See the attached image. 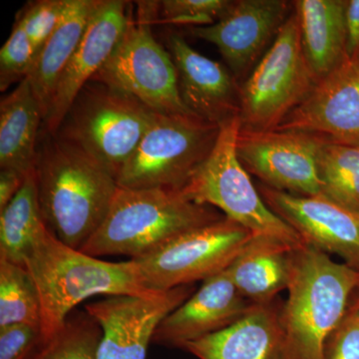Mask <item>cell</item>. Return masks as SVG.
<instances>
[{"mask_svg":"<svg viewBox=\"0 0 359 359\" xmlns=\"http://www.w3.org/2000/svg\"><path fill=\"white\" fill-rule=\"evenodd\" d=\"M34 174L47 228L63 244L81 249L107 216L117 180L79 149L42 131Z\"/></svg>","mask_w":359,"mask_h":359,"instance_id":"obj_1","label":"cell"},{"mask_svg":"<svg viewBox=\"0 0 359 359\" xmlns=\"http://www.w3.org/2000/svg\"><path fill=\"white\" fill-rule=\"evenodd\" d=\"M25 268L39 289L42 341L55 334L75 306L89 297L160 294L144 287L132 259L101 261L63 244L45 224L26 256Z\"/></svg>","mask_w":359,"mask_h":359,"instance_id":"obj_2","label":"cell"},{"mask_svg":"<svg viewBox=\"0 0 359 359\" xmlns=\"http://www.w3.org/2000/svg\"><path fill=\"white\" fill-rule=\"evenodd\" d=\"M358 289V269L311 245L294 250L289 297L280 311L289 359H323Z\"/></svg>","mask_w":359,"mask_h":359,"instance_id":"obj_3","label":"cell"},{"mask_svg":"<svg viewBox=\"0 0 359 359\" xmlns=\"http://www.w3.org/2000/svg\"><path fill=\"white\" fill-rule=\"evenodd\" d=\"M224 217L215 208L186 199L180 191L119 187L103 223L80 250L96 257L138 259Z\"/></svg>","mask_w":359,"mask_h":359,"instance_id":"obj_4","label":"cell"},{"mask_svg":"<svg viewBox=\"0 0 359 359\" xmlns=\"http://www.w3.org/2000/svg\"><path fill=\"white\" fill-rule=\"evenodd\" d=\"M154 112L135 97L90 80L53 135L95 160L117 180Z\"/></svg>","mask_w":359,"mask_h":359,"instance_id":"obj_5","label":"cell"},{"mask_svg":"<svg viewBox=\"0 0 359 359\" xmlns=\"http://www.w3.org/2000/svg\"><path fill=\"white\" fill-rule=\"evenodd\" d=\"M241 129L238 116L222 125L211 154L200 165L183 188L186 199L210 205L249 230L299 248L302 238L266 205L237 155Z\"/></svg>","mask_w":359,"mask_h":359,"instance_id":"obj_6","label":"cell"},{"mask_svg":"<svg viewBox=\"0 0 359 359\" xmlns=\"http://www.w3.org/2000/svg\"><path fill=\"white\" fill-rule=\"evenodd\" d=\"M158 16L159 1L138 2L136 16L130 9L121 39L91 80L125 92L156 112L192 113L180 96L177 70L169 51L153 36L151 27Z\"/></svg>","mask_w":359,"mask_h":359,"instance_id":"obj_7","label":"cell"},{"mask_svg":"<svg viewBox=\"0 0 359 359\" xmlns=\"http://www.w3.org/2000/svg\"><path fill=\"white\" fill-rule=\"evenodd\" d=\"M221 126L193 113L154 112L117 178L125 189L180 191L216 145Z\"/></svg>","mask_w":359,"mask_h":359,"instance_id":"obj_8","label":"cell"},{"mask_svg":"<svg viewBox=\"0 0 359 359\" xmlns=\"http://www.w3.org/2000/svg\"><path fill=\"white\" fill-rule=\"evenodd\" d=\"M314 85L294 9L269 50L240 84L241 130H276L308 97Z\"/></svg>","mask_w":359,"mask_h":359,"instance_id":"obj_9","label":"cell"},{"mask_svg":"<svg viewBox=\"0 0 359 359\" xmlns=\"http://www.w3.org/2000/svg\"><path fill=\"white\" fill-rule=\"evenodd\" d=\"M252 237L249 230L224 217L132 262L146 289L167 292L204 282L228 269Z\"/></svg>","mask_w":359,"mask_h":359,"instance_id":"obj_10","label":"cell"},{"mask_svg":"<svg viewBox=\"0 0 359 359\" xmlns=\"http://www.w3.org/2000/svg\"><path fill=\"white\" fill-rule=\"evenodd\" d=\"M323 140L295 131L241 130L237 155L264 185L299 196H321L318 156Z\"/></svg>","mask_w":359,"mask_h":359,"instance_id":"obj_11","label":"cell"},{"mask_svg":"<svg viewBox=\"0 0 359 359\" xmlns=\"http://www.w3.org/2000/svg\"><path fill=\"white\" fill-rule=\"evenodd\" d=\"M193 292L192 285H183L154 295H109L86 304L102 332L97 358L146 359L160 323Z\"/></svg>","mask_w":359,"mask_h":359,"instance_id":"obj_12","label":"cell"},{"mask_svg":"<svg viewBox=\"0 0 359 359\" xmlns=\"http://www.w3.org/2000/svg\"><path fill=\"white\" fill-rule=\"evenodd\" d=\"M292 6L285 0L231 1L218 22L195 26L191 33L214 44L240 82L247 79L252 67H256L275 41L292 13Z\"/></svg>","mask_w":359,"mask_h":359,"instance_id":"obj_13","label":"cell"},{"mask_svg":"<svg viewBox=\"0 0 359 359\" xmlns=\"http://www.w3.org/2000/svg\"><path fill=\"white\" fill-rule=\"evenodd\" d=\"M276 130L302 132L359 148V57H347L316 82Z\"/></svg>","mask_w":359,"mask_h":359,"instance_id":"obj_14","label":"cell"},{"mask_svg":"<svg viewBox=\"0 0 359 359\" xmlns=\"http://www.w3.org/2000/svg\"><path fill=\"white\" fill-rule=\"evenodd\" d=\"M266 205L292 226L304 244L337 255L359 271V215L323 196H299L257 186Z\"/></svg>","mask_w":359,"mask_h":359,"instance_id":"obj_15","label":"cell"},{"mask_svg":"<svg viewBox=\"0 0 359 359\" xmlns=\"http://www.w3.org/2000/svg\"><path fill=\"white\" fill-rule=\"evenodd\" d=\"M130 6V2L123 0H101L76 50L61 73L42 132L55 133L80 90L109 58L126 29Z\"/></svg>","mask_w":359,"mask_h":359,"instance_id":"obj_16","label":"cell"},{"mask_svg":"<svg viewBox=\"0 0 359 359\" xmlns=\"http://www.w3.org/2000/svg\"><path fill=\"white\" fill-rule=\"evenodd\" d=\"M167 47L180 96L191 112L219 126L238 116L240 84L226 66L202 55L176 33L168 37Z\"/></svg>","mask_w":359,"mask_h":359,"instance_id":"obj_17","label":"cell"},{"mask_svg":"<svg viewBox=\"0 0 359 359\" xmlns=\"http://www.w3.org/2000/svg\"><path fill=\"white\" fill-rule=\"evenodd\" d=\"M255 304L238 292L228 269L207 278L199 290L164 318L153 341L182 347L230 327Z\"/></svg>","mask_w":359,"mask_h":359,"instance_id":"obj_18","label":"cell"},{"mask_svg":"<svg viewBox=\"0 0 359 359\" xmlns=\"http://www.w3.org/2000/svg\"><path fill=\"white\" fill-rule=\"evenodd\" d=\"M280 311L273 302L255 304L230 327L181 348L200 359H289Z\"/></svg>","mask_w":359,"mask_h":359,"instance_id":"obj_19","label":"cell"},{"mask_svg":"<svg viewBox=\"0 0 359 359\" xmlns=\"http://www.w3.org/2000/svg\"><path fill=\"white\" fill-rule=\"evenodd\" d=\"M287 243L252 236L228 271L238 292L254 304H268L287 290L294 250Z\"/></svg>","mask_w":359,"mask_h":359,"instance_id":"obj_20","label":"cell"},{"mask_svg":"<svg viewBox=\"0 0 359 359\" xmlns=\"http://www.w3.org/2000/svg\"><path fill=\"white\" fill-rule=\"evenodd\" d=\"M346 6L347 0L294 2L302 48L316 83L347 57Z\"/></svg>","mask_w":359,"mask_h":359,"instance_id":"obj_21","label":"cell"},{"mask_svg":"<svg viewBox=\"0 0 359 359\" xmlns=\"http://www.w3.org/2000/svg\"><path fill=\"white\" fill-rule=\"evenodd\" d=\"M101 0H67L57 28L35 57L26 78L39 101L43 121L50 109L61 73L76 50Z\"/></svg>","mask_w":359,"mask_h":359,"instance_id":"obj_22","label":"cell"},{"mask_svg":"<svg viewBox=\"0 0 359 359\" xmlns=\"http://www.w3.org/2000/svg\"><path fill=\"white\" fill-rule=\"evenodd\" d=\"M43 115L27 78L0 102V167L33 171Z\"/></svg>","mask_w":359,"mask_h":359,"instance_id":"obj_23","label":"cell"},{"mask_svg":"<svg viewBox=\"0 0 359 359\" xmlns=\"http://www.w3.org/2000/svg\"><path fill=\"white\" fill-rule=\"evenodd\" d=\"M34 170L13 200L0 212V259L25 266V259L44 224Z\"/></svg>","mask_w":359,"mask_h":359,"instance_id":"obj_24","label":"cell"},{"mask_svg":"<svg viewBox=\"0 0 359 359\" xmlns=\"http://www.w3.org/2000/svg\"><path fill=\"white\" fill-rule=\"evenodd\" d=\"M318 177L321 196L359 215V148L323 141Z\"/></svg>","mask_w":359,"mask_h":359,"instance_id":"obj_25","label":"cell"},{"mask_svg":"<svg viewBox=\"0 0 359 359\" xmlns=\"http://www.w3.org/2000/svg\"><path fill=\"white\" fill-rule=\"evenodd\" d=\"M41 302L25 266L0 259V327L29 323L41 327Z\"/></svg>","mask_w":359,"mask_h":359,"instance_id":"obj_26","label":"cell"},{"mask_svg":"<svg viewBox=\"0 0 359 359\" xmlns=\"http://www.w3.org/2000/svg\"><path fill=\"white\" fill-rule=\"evenodd\" d=\"M102 332L88 313L68 316L50 339L40 342L28 359H98Z\"/></svg>","mask_w":359,"mask_h":359,"instance_id":"obj_27","label":"cell"},{"mask_svg":"<svg viewBox=\"0 0 359 359\" xmlns=\"http://www.w3.org/2000/svg\"><path fill=\"white\" fill-rule=\"evenodd\" d=\"M35 52L22 23L16 18L11 36L0 50V90L6 91L13 84L27 77L34 62Z\"/></svg>","mask_w":359,"mask_h":359,"instance_id":"obj_28","label":"cell"},{"mask_svg":"<svg viewBox=\"0 0 359 359\" xmlns=\"http://www.w3.org/2000/svg\"><path fill=\"white\" fill-rule=\"evenodd\" d=\"M66 6L67 0H39L30 2L18 13V18L34 48L35 57L57 28Z\"/></svg>","mask_w":359,"mask_h":359,"instance_id":"obj_29","label":"cell"},{"mask_svg":"<svg viewBox=\"0 0 359 359\" xmlns=\"http://www.w3.org/2000/svg\"><path fill=\"white\" fill-rule=\"evenodd\" d=\"M230 4L226 0H164L159 1V16L163 22L211 25Z\"/></svg>","mask_w":359,"mask_h":359,"instance_id":"obj_30","label":"cell"},{"mask_svg":"<svg viewBox=\"0 0 359 359\" xmlns=\"http://www.w3.org/2000/svg\"><path fill=\"white\" fill-rule=\"evenodd\" d=\"M323 359H359V299L327 339Z\"/></svg>","mask_w":359,"mask_h":359,"instance_id":"obj_31","label":"cell"},{"mask_svg":"<svg viewBox=\"0 0 359 359\" xmlns=\"http://www.w3.org/2000/svg\"><path fill=\"white\" fill-rule=\"evenodd\" d=\"M41 341L39 325L13 323L0 327V359H28Z\"/></svg>","mask_w":359,"mask_h":359,"instance_id":"obj_32","label":"cell"},{"mask_svg":"<svg viewBox=\"0 0 359 359\" xmlns=\"http://www.w3.org/2000/svg\"><path fill=\"white\" fill-rule=\"evenodd\" d=\"M27 174L21 173L13 169H1L0 171V212L4 211L7 205L20 192L25 183Z\"/></svg>","mask_w":359,"mask_h":359,"instance_id":"obj_33","label":"cell"},{"mask_svg":"<svg viewBox=\"0 0 359 359\" xmlns=\"http://www.w3.org/2000/svg\"><path fill=\"white\" fill-rule=\"evenodd\" d=\"M346 28L347 56L359 57V0L347 1Z\"/></svg>","mask_w":359,"mask_h":359,"instance_id":"obj_34","label":"cell"}]
</instances>
